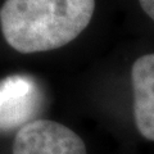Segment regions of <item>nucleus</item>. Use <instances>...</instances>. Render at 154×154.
Listing matches in <instances>:
<instances>
[{
	"instance_id": "obj_5",
	"label": "nucleus",
	"mask_w": 154,
	"mask_h": 154,
	"mask_svg": "<svg viewBox=\"0 0 154 154\" xmlns=\"http://www.w3.org/2000/svg\"><path fill=\"white\" fill-rule=\"evenodd\" d=\"M140 7L146 16L154 21V0H139Z\"/></svg>"
},
{
	"instance_id": "obj_4",
	"label": "nucleus",
	"mask_w": 154,
	"mask_h": 154,
	"mask_svg": "<svg viewBox=\"0 0 154 154\" xmlns=\"http://www.w3.org/2000/svg\"><path fill=\"white\" fill-rule=\"evenodd\" d=\"M134 119L139 134L154 141V53L144 54L131 67Z\"/></svg>"
},
{
	"instance_id": "obj_1",
	"label": "nucleus",
	"mask_w": 154,
	"mask_h": 154,
	"mask_svg": "<svg viewBox=\"0 0 154 154\" xmlns=\"http://www.w3.org/2000/svg\"><path fill=\"white\" fill-rule=\"evenodd\" d=\"M95 0H5L0 30L7 44L22 54L69 44L90 25Z\"/></svg>"
},
{
	"instance_id": "obj_3",
	"label": "nucleus",
	"mask_w": 154,
	"mask_h": 154,
	"mask_svg": "<svg viewBox=\"0 0 154 154\" xmlns=\"http://www.w3.org/2000/svg\"><path fill=\"white\" fill-rule=\"evenodd\" d=\"M41 103L36 81L26 75L8 76L0 81V130H13L31 122Z\"/></svg>"
},
{
	"instance_id": "obj_2",
	"label": "nucleus",
	"mask_w": 154,
	"mask_h": 154,
	"mask_svg": "<svg viewBox=\"0 0 154 154\" xmlns=\"http://www.w3.org/2000/svg\"><path fill=\"white\" fill-rule=\"evenodd\" d=\"M13 154H88V150L69 127L50 119H33L16 134Z\"/></svg>"
}]
</instances>
